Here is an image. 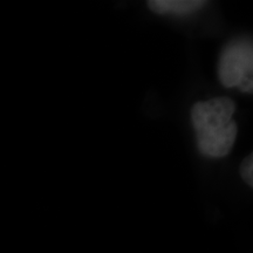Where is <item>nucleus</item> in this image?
<instances>
[{
	"label": "nucleus",
	"mask_w": 253,
	"mask_h": 253,
	"mask_svg": "<svg viewBox=\"0 0 253 253\" xmlns=\"http://www.w3.org/2000/svg\"><path fill=\"white\" fill-rule=\"evenodd\" d=\"M236 106L229 97L197 102L191 109V121L198 149L207 157L226 156L237 138V123L232 120Z\"/></svg>",
	"instance_id": "1"
},
{
	"label": "nucleus",
	"mask_w": 253,
	"mask_h": 253,
	"mask_svg": "<svg viewBox=\"0 0 253 253\" xmlns=\"http://www.w3.org/2000/svg\"><path fill=\"white\" fill-rule=\"evenodd\" d=\"M207 4L201 0H149L148 6L151 11L160 14L188 15Z\"/></svg>",
	"instance_id": "3"
},
{
	"label": "nucleus",
	"mask_w": 253,
	"mask_h": 253,
	"mask_svg": "<svg viewBox=\"0 0 253 253\" xmlns=\"http://www.w3.org/2000/svg\"><path fill=\"white\" fill-rule=\"evenodd\" d=\"M218 77L224 87H238L253 91V45L251 39L230 42L221 52L218 62Z\"/></svg>",
	"instance_id": "2"
},
{
	"label": "nucleus",
	"mask_w": 253,
	"mask_h": 253,
	"mask_svg": "<svg viewBox=\"0 0 253 253\" xmlns=\"http://www.w3.org/2000/svg\"><path fill=\"white\" fill-rule=\"evenodd\" d=\"M240 175L250 188L253 186V156L249 155L240 166Z\"/></svg>",
	"instance_id": "4"
}]
</instances>
